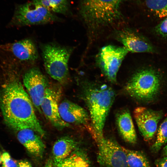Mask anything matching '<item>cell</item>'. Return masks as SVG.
Returning a JSON list of instances; mask_svg holds the SVG:
<instances>
[{
    "label": "cell",
    "mask_w": 167,
    "mask_h": 167,
    "mask_svg": "<svg viewBox=\"0 0 167 167\" xmlns=\"http://www.w3.org/2000/svg\"><path fill=\"white\" fill-rule=\"evenodd\" d=\"M14 69L0 92V107L5 121L17 131L29 128L40 136L45 131L35 114L33 103Z\"/></svg>",
    "instance_id": "1"
},
{
    "label": "cell",
    "mask_w": 167,
    "mask_h": 167,
    "mask_svg": "<svg viewBox=\"0 0 167 167\" xmlns=\"http://www.w3.org/2000/svg\"><path fill=\"white\" fill-rule=\"evenodd\" d=\"M126 0H80L79 14L86 28L88 46L108 29L119 28L124 20L120 7Z\"/></svg>",
    "instance_id": "2"
},
{
    "label": "cell",
    "mask_w": 167,
    "mask_h": 167,
    "mask_svg": "<svg viewBox=\"0 0 167 167\" xmlns=\"http://www.w3.org/2000/svg\"><path fill=\"white\" fill-rule=\"evenodd\" d=\"M85 81L87 86L83 91V98L92 122L91 132L96 141L104 137L103 129L115 93L111 88L105 84Z\"/></svg>",
    "instance_id": "3"
},
{
    "label": "cell",
    "mask_w": 167,
    "mask_h": 167,
    "mask_svg": "<svg viewBox=\"0 0 167 167\" xmlns=\"http://www.w3.org/2000/svg\"><path fill=\"white\" fill-rule=\"evenodd\" d=\"M40 48L47 73L60 84H67L70 79L69 61L75 48L54 42L41 44Z\"/></svg>",
    "instance_id": "4"
},
{
    "label": "cell",
    "mask_w": 167,
    "mask_h": 167,
    "mask_svg": "<svg viewBox=\"0 0 167 167\" xmlns=\"http://www.w3.org/2000/svg\"><path fill=\"white\" fill-rule=\"evenodd\" d=\"M161 84V78L157 72L151 69H144L133 75L125 88L127 93L133 98L148 101L156 96Z\"/></svg>",
    "instance_id": "5"
},
{
    "label": "cell",
    "mask_w": 167,
    "mask_h": 167,
    "mask_svg": "<svg viewBox=\"0 0 167 167\" xmlns=\"http://www.w3.org/2000/svg\"><path fill=\"white\" fill-rule=\"evenodd\" d=\"M62 19L41 5L32 1L15 5L10 23L11 26L22 27L61 22Z\"/></svg>",
    "instance_id": "6"
},
{
    "label": "cell",
    "mask_w": 167,
    "mask_h": 167,
    "mask_svg": "<svg viewBox=\"0 0 167 167\" xmlns=\"http://www.w3.org/2000/svg\"><path fill=\"white\" fill-rule=\"evenodd\" d=\"M128 50L123 46L109 45L101 48L96 54L95 63L101 72L112 83L117 82V76Z\"/></svg>",
    "instance_id": "7"
},
{
    "label": "cell",
    "mask_w": 167,
    "mask_h": 167,
    "mask_svg": "<svg viewBox=\"0 0 167 167\" xmlns=\"http://www.w3.org/2000/svg\"><path fill=\"white\" fill-rule=\"evenodd\" d=\"M23 81L34 106L42 113L41 105L49 84L48 79L38 67L32 66L24 73Z\"/></svg>",
    "instance_id": "8"
},
{
    "label": "cell",
    "mask_w": 167,
    "mask_h": 167,
    "mask_svg": "<svg viewBox=\"0 0 167 167\" xmlns=\"http://www.w3.org/2000/svg\"><path fill=\"white\" fill-rule=\"evenodd\" d=\"M98 147L97 161L103 167H128L122 146L104 137L96 141Z\"/></svg>",
    "instance_id": "9"
},
{
    "label": "cell",
    "mask_w": 167,
    "mask_h": 167,
    "mask_svg": "<svg viewBox=\"0 0 167 167\" xmlns=\"http://www.w3.org/2000/svg\"><path fill=\"white\" fill-rule=\"evenodd\" d=\"M62 95L60 86L49 84L47 88L41 105L42 113L51 124L58 130L70 126L64 121L59 112V106Z\"/></svg>",
    "instance_id": "10"
},
{
    "label": "cell",
    "mask_w": 167,
    "mask_h": 167,
    "mask_svg": "<svg viewBox=\"0 0 167 167\" xmlns=\"http://www.w3.org/2000/svg\"><path fill=\"white\" fill-rule=\"evenodd\" d=\"M113 38L122 44L129 52L152 53L153 46L132 28L127 26L116 28L111 32Z\"/></svg>",
    "instance_id": "11"
},
{
    "label": "cell",
    "mask_w": 167,
    "mask_h": 167,
    "mask_svg": "<svg viewBox=\"0 0 167 167\" xmlns=\"http://www.w3.org/2000/svg\"><path fill=\"white\" fill-rule=\"evenodd\" d=\"M163 115L162 111L144 107L136 108L134 116L139 130L144 140L152 139L156 133L158 123Z\"/></svg>",
    "instance_id": "12"
},
{
    "label": "cell",
    "mask_w": 167,
    "mask_h": 167,
    "mask_svg": "<svg viewBox=\"0 0 167 167\" xmlns=\"http://www.w3.org/2000/svg\"><path fill=\"white\" fill-rule=\"evenodd\" d=\"M0 49L11 54L18 60L28 64H33L39 58L36 46L30 38L0 44Z\"/></svg>",
    "instance_id": "13"
},
{
    "label": "cell",
    "mask_w": 167,
    "mask_h": 167,
    "mask_svg": "<svg viewBox=\"0 0 167 167\" xmlns=\"http://www.w3.org/2000/svg\"><path fill=\"white\" fill-rule=\"evenodd\" d=\"M59 112L62 120L70 125H85L90 119L89 113L84 109L67 99L60 102Z\"/></svg>",
    "instance_id": "14"
},
{
    "label": "cell",
    "mask_w": 167,
    "mask_h": 167,
    "mask_svg": "<svg viewBox=\"0 0 167 167\" xmlns=\"http://www.w3.org/2000/svg\"><path fill=\"white\" fill-rule=\"evenodd\" d=\"M16 131L18 140L30 153L36 157L42 156L45 146L39 135L32 129L27 128Z\"/></svg>",
    "instance_id": "15"
},
{
    "label": "cell",
    "mask_w": 167,
    "mask_h": 167,
    "mask_svg": "<svg viewBox=\"0 0 167 167\" xmlns=\"http://www.w3.org/2000/svg\"><path fill=\"white\" fill-rule=\"evenodd\" d=\"M116 123L118 130L123 139L129 143H136L137 135L131 115L128 110H123L118 114Z\"/></svg>",
    "instance_id": "16"
},
{
    "label": "cell",
    "mask_w": 167,
    "mask_h": 167,
    "mask_svg": "<svg viewBox=\"0 0 167 167\" xmlns=\"http://www.w3.org/2000/svg\"><path fill=\"white\" fill-rule=\"evenodd\" d=\"M77 143L71 137L64 136L55 142L52 149L54 166L68 157L76 147Z\"/></svg>",
    "instance_id": "17"
},
{
    "label": "cell",
    "mask_w": 167,
    "mask_h": 167,
    "mask_svg": "<svg viewBox=\"0 0 167 167\" xmlns=\"http://www.w3.org/2000/svg\"><path fill=\"white\" fill-rule=\"evenodd\" d=\"M54 167H91L90 162L85 153L80 151L73 152L67 158Z\"/></svg>",
    "instance_id": "18"
},
{
    "label": "cell",
    "mask_w": 167,
    "mask_h": 167,
    "mask_svg": "<svg viewBox=\"0 0 167 167\" xmlns=\"http://www.w3.org/2000/svg\"><path fill=\"white\" fill-rule=\"evenodd\" d=\"M122 147L126 154L128 167H151L148 160L143 153Z\"/></svg>",
    "instance_id": "19"
},
{
    "label": "cell",
    "mask_w": 167,
    "mask_h": 167,
    "mask_svg": "<svg viewBox=\"0 0 167 167\" xmlns=\"http://www.w3.org/2000/svg\"><path fill=\"white\" fill-rule=\"evenodd\" d=\"M53 13L64 15L68 14L69 4L68 0H32Z\"/></svg>",
    "instance_id": "20"
},
{
    "label": "cell",
    "mask_w": 167,
    "mask_h": 167,
    "mask_svg": "<svg viewBox=\"0 0 167 167\" xmlns=\"http://www.w3.org/2000/svg\"><path fill=\"white\" fill-rule=\"evenodd\" d=\"M147 8L159 18L167 17V0H146Z\"/></svg>",
    "instance_id": "21"
},
{
    "label": "cell",
    "mask_w": 167,
    "mask_h": 167,
    "mask_svg": "<svg viewBox=\"0 0 167 167\" xmlns=\"http://www.w3.org/2000/svg\"><path fill=\"white\" fill-rule=\"evenodd\" d=\"M167 142V117L160 125L156 141L151 148L152 152H157Z\"/></svg>",
    "instance_id": "22"
},
{
    "label": "cell",
    "mask_w": 167,
    "mask_h": 167,
    "mask_svg": "<svg viewBox=\"0 0 167 167\" xmlns=\"http://www.w3.org/2000/svg\"><path fill=\"white\" fill-rule=\"evenodd\" d=\"M2 164L3 167H18V162L14 160L7 152L1 155Z\"/></svg>",
    "instance_id": "23"
},
{
    "label": "cell",
    "mask_w": 167,
    "mask_h": 167,
    "mask_svg": "<svg viewBox=\"0 0 167 167\" xmlns=\"http://www.w3.org/2000/svg\"><path fill=\"white\" fill-rule=\"evenodd\" d=\"M157 33L163 37H167V17L159 23L155 28Z\"/></svg>",
    "instance_id": "24"
},
{
    "label": "cell",
    "mask_w": 167,
    "mask_h": 167,
    "mask_svg": "<svg viewBox=\"0 0 167 167\" xmlns=\"http://www.w3.org/2000/svg\"><path fill=\"white\" fill-rule=\"evenodd\" d=\"M155 164L156 167H167V156L156 160Z\"/></svg>",
    "instance_id": "25"
},
{
    "label": "cell",
    "mask_w": 167,
    "mask_h": 167,
    "mask_svg": "<svg viewBox=\"0 0 167 167\" xmlns=\"http://www.w3.org/2000/svg\"><path fill=\"white\" fill-rule=\"evenodd\" d=\"M18 162V167H32L31 164L26 160H21Z\"/></svg>",
    "instance_id": "26"
},
{
    "label": "cell",
    "mask_w": 167,
    "mask_h": 167,
    "mask_svg": "<svg viewBox=\"0 0 167 167\" xmlns=\"http://www.w3.org/2000/svg\"><path fill=\"white\" fill-rule=\"evenodd\" d=\"M44 167H54L53 161L52 160H48L46 162Z\"/></svg>",
    "instance_id": "27"
},
{
    "label": "cell",
    "mask_w": 167,
    "mask_h": 167,
    "mask_svg": "<svg viewBox=\"0 0 167 167\" xmlns=\"http://www.w3.org/2000/svg\"><path fill=\"white\" fill-rule=\"evenodd\" d=\"M162 153L164 156H167V145L163 148Z\"/></svg>",
    "instance_id": "28"
},
{
    "label": "cell",
    "mask_w": 167,
    "mask_h": 167,
    "mask_svg": "<svg viewBox=\"0 0 167 167\" xmlns=\"http://www.w3.org/2000/svg\"><path fill=\"white\" fill-rule=\"evenodd\" d=\"M2 164L1 155L0 154V164Z\"/></svg>",
    "instance_id": "29"
}]
</instances>
